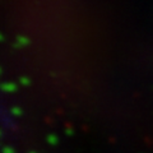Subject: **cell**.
<instances>
[{
    "label": "cell",
    "mask_w": 153,
    "mask_h": 153,
    "mask_svg": "<svg viewBox=\"0 0 153 153\" xmlns=\"http://www.w3.org/2000/svg\"><path fill=\"white\" fill-rule=\"evenodd\" d=\"M0 88L7 93H12V92H16L17 91V84L12 83V82H4V83H1V85H0Z\"/></svg>",
    "instance_id": "6da1fadb"
},
{
    "label": "cell",
    "mask_w": 153,
    "mask_h": 153,
    "mask_svg": "<svg viewBox=\"0 0 153 153\" xmlns=\"http://www.w3.org/2000/svg\"><path fill=\"white\" fill-rule=\"evenodd\" d=\"M50 140H51V142H55L56 138H55V137H50Z\"/></svg>",
    "instance_id": "5b68a950"
},
{
    "label": "cell",
    "mask_w": 153,
    "mask_h": 153,
    "mask_svg": "<svg viewBox=\"0 0 153 153\" xmlns=\"http://www.w3.org/2000/svg\"><path fill=\"white\" fill-rule=\"evenodd\" d=\"M22 112H23V111H22V108H21V107H17V106H16V107H13V108H12V114L14 115V116H21Z\"/></svg>",
    "instance_id": "3957f363"
},
{
    "label": "cell",
    "mask_w": 153,
    "mask_h": 153,
    "mask_svg": "<svg viewBox=\"0 0 153 153\" xmlns=\"http://www.w3.org/2000/svg\"><path fill=\"white\" fill-rule=\"evenodd\" d=\"M4 40V37H3V35H1V33H0V42H1Z\"/></svg>",
    "instance_id": "8992f818"
},
{
    "label": "cell",
    "mask_w": 153,
    "mask_h": 153,
    "mask_svg": "<svg viewBox=\"0 0 153 153\" xmlns=\"http://www.w3.org/2000/svg\"><path fill=\"white\" fill-rule=\"evenodd\" d=\"M19 82H21L22 85H30L31 84V80H30V78H27V76H21Z\"/></svg>",
    "instance_id": "277c9868"
},
{
    "label": "cell",
    "mask_w": 153,
    "mask_h": 153,
    "mask_svg": "<svg viewBox=\"0 0 153 153\" xmlns=\"http://www.w3.org/2000/svg\"><path fill=\"white\" fill-rule=\"evenodd\" d=\"M28 44H30V38L26 37V36H19L17 37V41H16V47H26Z\"/></svg>",
    "instance_id": "7a4b0ae2"
}]
</instances>
